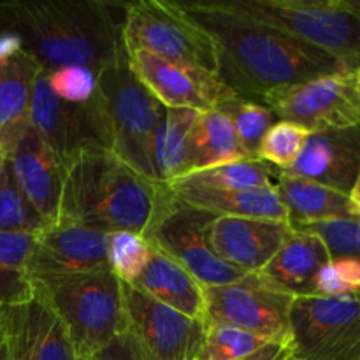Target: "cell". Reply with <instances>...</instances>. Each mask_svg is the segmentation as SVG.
Here are the masks:
<instances>
[{
  "mask_svg": "<svg viewBox=\"0 0 360 360\" xmlns=\"http://www.w3.org/2000/svg\"><path fill=\"white\" fill-rule=\"evenodd\" d=\"M178 6L213 39L218 77L243 98L262 101L280 88L350 72L319 48L239 13L229 0H190Z\"/></svg>",
  "mask_w": 360,
  "mask_h": 360,
  "instance_id": "6da1fadb",
  "label": "cell"
},
{
  "mask_svg": "<svg viewBox=\"0 0 360 360\" xmlns=\"http://www.w3.org/2000/svg\"><path fill=\"white\" fill-rule=\"evenodd\" d=\"M125 4L105 0L0 2V34L11 32L44 72L81 65L101 72L125 55Z\"/></svg>",
  "mask_w": 360,
  "mask_h": 360,
  "instance_id": "7a4b0ae2",
  "label": "cell"
},
{
  "mask_svg": "<svg viewBox=\"0 0 360 360\" xmlns=\"http://www.w3.org/2000/svg\"><path fill=\"white\" fill-rule=\"evenodd\" d=\"M172 202L169 186L146 178L105 148H90L65 167L58 220L101 232L148 238Z\"/></svg>",
  "mask_w": 360,
  "mask_h": 360,
  "instance_id": "3957f363",
  "label": "cell"
},
{
  "mask_svg": "<svg viewBox=\"0 0 360 360\" xmlns=\"http://www.w3.org/2000/svg\"><path fill=\"white\" fill-rule=\"evenodd\" d=\"M34 297L63 323L79 357H94L129 329L122 281L111 271L32 278Z\"/></svg>",
  "mask_w": 360,
  "mask_h": 360,
  "instance_id": "277c9868",
  "label": "cell"
},
{
  "mask_svg": "<svg viewBox=\"0 0 360 360\" xmlns=\"http://www.w3.org/2000/svg\"><path fill=\"white\" fill-rule=\"evenodd\" d=\"M97 97L108 127L109 150L137 172L157 181L153 137L164 105L136 79L127 53L98 72Z\"/></svg>",
  "mask_w": 360,
  "mask_h": 360,
  "instance_id": "5b68a950",
  "label": "cell"
},
{
  "mask_svg": "<svg viewBox=\"0 0 360 360\" xmlns=\"http://www.w3.org/2000/svg\"><path fill=\"white\" fill-rule=\"evenodd\" d=\"M234 9L336 58L360 67V18L345 0H229Z\"/></svg>",
  "mask_w": 360,
  "mask_h": 360,
  "instance_id": "8992f818",
  "label": "cell"
},
{
  "mask_svg": "<svg viewBox=\"0 0 360 360\" xmlns=\"http://www.w3.org/2000/svg\"><path fill=\"white\" fill-rule=\"evenodd\" d=\"M122 34L127 53L146 49L160 58L218 74V53L213 39L178 2H125Z\"/></svg>",
  "mask_w": 360,
  "mask_h": 360,
  "instance_id": "52a82bcc",
  "label": "cell"
},
{
  "mask_svg": "<svg viewBox=\"0 0 360 360\" xmlns=\"http://www.w3.org/2000/svg\"><path fill=\"white\" fill-rule=\"evenodd\" d=\"M288 350L294 360H360V297H295Z\"/></svg>",
  "mask_w": 360,
  "mask_h": 360,
  "instance_id": "ba28073f",
  "label": "cell"
},
{
  "mask_svg": "<svg viewBox=\"0 0 360 360\" xmlns=\"http://www.w3.org/2000/svg\"><path fill=\"white\" fill-rule=\"evenodd\" d=\"M30 127L63 167L90 148L109 150L108 127L97 91L84 104H67L51 94L44 70L34 81Z\"/></svg>",
  "mask_w": 360,
  "mask_h": 360,
  "instance_id": "9c48e42d",
  "label": "cell"
},
{
  "mask_svg": "<svg viewBox=\"0 0 360 360\" xmlns=\"http://www.w3.org/2000/svg\"><path fill=\"white\" fill-rule=\"evenodd\" d=\"M207 326H229L288 347L290 308L295 297L273 290L246 274L234 283L207 287Z\"/></svg>",
  "mask_w": 360,
  "mask_h": 360,
  "instance_id": "30bf717a",
  "label": "cell"
},
{
  "mask_svg": "<svg viewBox=\"0 0 360 360\" xmlns=\"http://www.w3.org/2000/svg\"><path fill=\"white\" fill-rule=\"evenodd\" d=\"M278 120L304 127L311 134L348 129L360 123L352 72L329 74L294 86L280 88L262 98Z\"/></svg>",
  "mask_w": 360,
  "mask_h": 360,
  "instance_id": "8fae6325",
  "label": "cell"
},
{
  "mask_svg": "<svg viewBox=\"0 0 360 360\" xmlns=\"http://www.w3.org/2000/svg\"><path fill=\"white\" fill-rule=\"evenodd\" d=\"M213 218V214L178 202L172 195V202L148 238V243L181 264L204 288L234 283L246 276L218 259L207 245L204 231Z\"/></svg>",
  "mask_w": 360,
  "mask_h": 360,
  "instance_id": "7c38bea8",
  "label": "cell"
},
{
  "mask_svg": "<svg viewBox=\"0 0 360 360\" xmlns=\"http://www.w3.org/2000/svg\"><path fill=\"white\" fill-rule=\"evenodd\" d=\"M136 79L167 109L210 111L239 97L218 74L160 58L146 49L127 53Z\"/></svg>",
  "mask_w": 360,
  "mask_h": 360,
  "instance_id": "4fadbf2b",
  "label": "cell"
},
{
  "mask_svg": "<svg viewBox=\"0 0 360 360\" xmlns=\"http://www.w3.org/2000/svg\"><path fill=\"white\" fill-rule=\"evenodd\" d=\"M129 329L157 360H197L206 326L122 283Z\"/></svg>",
  "mask_w": 360,
  "mask_h": 360,
  "instance_id": "5bb4252c",
  "label": "cell"
},
{
  "mask_svg": "<svg viewBox=\"0 0 360 360\" xmlns=\"http://www.w3.org/2000/svg\"><path fill=\"white\" fill-rule=\"evenodd\" d=\"M109 271L108 232L58 220L35 238L28 276Z\"/></svg>",
  "mask_w": 360,
  "mask_h": 360,
  "instance_id": "9a60e30c",
  "label": "cell"
},
{
  "mask_svg": "<svg viewBox=\"0 0 360 360\" xmlns=\"http://www.w3.org/2000/svg\"><path fill=\"white\" fill-rule=\"evenodd\" d=\"M0 338L13 360H79L63 323L37 297L0 308Z\"/></svg>",
  "mask_w": 360,
  "mask_h": 360,
  "instance_id": "2e32d148",
  "label": "cell"
},
{
  "mask_svg": "<svg viewBox=\"0 0 360 360\" xmlns=\"http://www.w3.org/2000/svg\"><path fill=\"white\" fill-rule=\"evenodd\" d=\"M290 232V225L278 221L214 217L204 236L218 259L245 274H253L273 259Z\"/></svg>",
  "mask_w": 360,
  "mask_h": 360,
  "instance_id": "e0dca14e",
  "label": "cell"
},
{
  "mask_svg": "<svg viewBox=\"0 0 360 360\" xmlns=\"http://www.w3.org/2000/svg\"><path fill=\"white\" fill-rule=\"evenodd\" d=\"M280 171L350 193L360 172V123L311 134L297 160Z\"/></svg>",
  "mask_w": 360,
  "mask_h": 360,
  "instance_id": "ac0fdd59",
  "label": "cell"
},
{
  "mask_svg": "<svg viewBox=\"0 0 360 360\" xmlns=\"http://www.w3.org/2000/svg\"><path fill=\"white\" fill-rule=\"evenodd\" d=\"M7 160L20 188L46 224L58 221L65 167L51 148L30 127L7 155Z\"/></svg>",
  "mask_w": 360,
  "mask_h": 360,
  "instance_id": "d6986e66",
  "label": "cell"
},
{
  "mask_svg": "<svg viewBox=\"0 0 360 360\" xmlns=\"http://www.w3.org/2000/svg\"><path fill=\"white\" fill-rule=\"evenodd\" d=\"M330 260L329 252L315 236L292 231L281 248L260 271V283L290 297L315 295V278Z\"/></svg>",
  "mask_w": 360,
  "mask_h": 360,
  "instance_id": "ffe728a7",
  "label": "cell"
},
{
  "mask_svg": "<svg viewBox=\"0 0 360 360\" xmlns=\"http://www.w3.org/2000/svg\"><path fill=\"white\" fill-rule=\"evenodd\" d=\"M174 199L193 210L213 217H238L269 220L290 225V217L285 210L274 186H259L245 190H210L199 186L172 183L169 185Z\"/></svg>",
  "mask_w": 360,
  "mask_h": 360,
  "instance_id": "44dd1931",
  "label": "cell"
},
{
  "mask_svg": "<svg viewBox=\"0 0 360 360\" xmlns=\"http://www.w3.org/2000/svg\"><path fill=\"white\" fill-rule=\"evenodd\" d=\"M151 245V243H150ZM134 287L143 290L155 301L197 320L207 327L206 290L202 285L172 257L151 245L146 267Z\"/></svg>",
  "mask_w": 360,
  "mask_h": 360,
  "instance_id": "7402d4cb",
  "label": "cell"
},
{
  "mask_svg": "<svg viewBox=\"0 0 360 360\" xmlns=\"http://www.w3.org/2000/svg\"><path fill=\"white\" fill-rule=\"evenodd\" d=\"M41 67L20 51L0 63V148L7 155L30 129L34 81Z\"/></svg>",
  "mask_w": 360,
  "mask_h": 360,
  "instance_id": "603a6c76",
  "label": "cell"
},
{
  "mask_svg": "<svg viewBox=\"0 0 360 360\" xmlns=\"http://www.w3.org/2000/svg\"><path fill=\"white\" fill-rule=\"evenodd\" d=\"M274 188L288 211L290 224L360 217L348 193L311 179L278 171Z\"/></svg>",
  "mask_w": 360,
  "mask_h": 360,
  "instance_id": "cb8c5ba5",
  "label": "cell"
},
{
  "mask_svg": "<svg viewBox=\"0 0 360 360\" xmlns=\"http://www.w3.org/2000/svg\"><path fill=\"white\" fill-rule=\"evenodd\" d=\"M248 158L232 120L220 108L200 111L188 137V174ZM186 174V176H188Z\"/></svg>",
  "mask_w": 360,
  "mask_h": 360,
  "instance_id": "d4e9b609",
  "label": "cell"
},
{
  "mask_svg": "<svg viewBox=\"0 0 360 360\" xmlns=\"http://www.w3.org/2000/svg\"><path fill=\"white\" fill-rule=\"evenodd\" d=\"M200 111L164 108L153 137L157 181L169 186L188 174V137Z\"/></svg>",
  "mask_w": 360,
  "mask_h": 360,
  "instance_id": "484cf974",
  "label": "cell"
},
{
  "mask_svg": "<svg viewBox=\"0 0 360 360\" xmlns=\"http://www.w3.org/2000/svg\"><path fill=\"white\" fill-rule=\"evenodd\" d=\"M37 234L0 232V308L25 304L34 299L28 262Z\"/></svg>",
  "mask_w": 360,
  "mask_h": 360,
  "instance_id": "4316f807",
  "label": "cell"
},
{
  "mask_svg": "<svg viewBox=\"0 0 360 360\" xmlns=\"http://www.w3.org/2000/svg\"><path fill=\"white\" fill-rule=\"evenodd\" d=\"M174 183L199 186L210 190H245L259 188V186H274L271 165L259 158H241L231 164L217 165L192 172ZM172 185V183H171Z\"/></svg>",
  "mask_w": 360,
  "mask_h": 360,
  "instance_id": "83f0119b",
  "label": "cell"
},
{
  "mask_svg": "<svg viewBox=\"0 0 360 360\" xmlns=\"http://www.w3.org/2000/svg\"><path fill=\"white\" fill-rule=\"evenodd\" d=\"M48 227L34 204L18 185L9 160L0 172V232H27L39 234Z\"/></svg>",
  "mask_w": 360,
  "mask_h": 360,
  "instance_id": "f1b7e54d",
  "label": "cell"
},
{
  "mask_svg": "<svg viewBox=\"0 0 360 360\" xmlns=\"http://www.w3.org/2000/svg\"><path fill=\"white\" fill-rule=\"evenodd\" d=\"M232 120L239 144L248 158H257V150L264 134L274 123V112L266 104L250 98L234 97L220 105Z\"/></svg>",
  "mask_w": 360,
  "mask_h": 360,
  "instance_id": "f546056e",
  "label": "cell"
},
{
  "mask_svg": "<svg viewBox=\"0 0 360 360\" xmlns=\"http://www.w3.org/2000/svg\"><path fill=\"white\" fill-rule=\"evenodd\" d=\"M151 245L143 236L132 232H109L108 266L122 283L134 285L146 267Z\"/></svg>",
  "mask_w": 360,
  "mask_h": 360,
  "instance_id": "4dcf8cb0",
  "label": "cell"
},
{
  "mask_svg": "<svg viewBox=\"0 0 360 360\" xmlns=\"http://www.w3.org/2000/svg\"><path fill=\"white\" fill-rule=\"evenodd\" d=\"M290 229L320 239L329 252L330 259H341V257L360 259V217L290 224Z\"/></svg>",
  "mask_w": 360,
  "mask_h": 360,
  "instance_id": "1f68e13d",
  "label": "cell"
},
{
  "mask_svg": "<svg viewBox=\"0 0 360 360\" xmlns=\"http://www.w3.org/2000/svg\"><path fill=\"white\" fill-rule=\"evenodd\" d=\"M311 136L304 127L278 120L267 129L257 150V158L278 169H287L297 160L306 141Z\"/></svg>",
  "mask_w": 360,
  "mask_h": 360,
  "instance_id": "d6a6232c",
  "label": "cell"
},
{
  "mask_svg": "<svg viewBox=\"0 0 360 360\" xmlns=\"http://www.w3.org/2000/svg\"><path fill=\"white\" fill-rule=\"evenodd\" d=\"M267 345H271V341L255 334L245 333L236 327L211 323L206 327V338L197 360H239L255 354Z\"/></svg>",
  "mask_w": 360,
  "mask_h": 360,
  "instance_id": "836d02e7",
  "label": "cell"
},
{
  "mask_svg": "<svg viewBox=\"0 0 360 360\" xmlns=\"http://www.w3.org/2000/svg\"><path fill=\"white\" fill-rule=\"evenodd\" d=\"M51 94L67 104H84L95 95L98 74L88 67L69 65L46 72Z\"/></svg>",
  "mask_w": 360,
  "mask_h": 360,
  "instance_id": "e575fe53",
  "label": "cell"
},
{
  "mask_svg": "<svg viewBox=\"0 0 360 360\" xmlns=\"http://www.w3.org/2000/svg\"><path fill=\"white\" fill-rule=\"evenodd\" d=\"M360 294V259L341 257L330 259L315 278V295L345 297Z\"/></svg>",
  "mask_w": 360,
  "mask_h": 360,
  "instance_id": "d590c367",
  "label": "cell"
},
{
  "mask_svg": "<svg viewBox=\"0 0 360 360\" xmlns=\"http://www.w3.org/2000/svg\"><path fill=\"white\" fill-rule=\"evenodd\" d=\"M95 360H157L130 329L118 334L94 355Z\"/></svg>",
  "mask_w": 360,
  "mask_h": 360,
  "instance_id": "8d00e7d4",
  "label": "cell"
},
{
  "mask_svg": "<svg viewBox=\"0 0 360 360\" xmlns=\"http://www.w3.org/2000/svg\"><path fill=\"white\" fill-rule=\"evenodd\" d=\"M290 355V350H288L287 345L281 343H271L267 347L260 348L255 354L248 355V357H243L239 360H281Z\"/></svg>",
  "mask_w": 360,
  "mask_h": 360,
  "instance_id": "74e56055",
  "label": "cell"
},
{
  "mask_svg": "<svg viewBox=\"0 0 360 360\" xmlns=\"http://www.w3.org/2000/svg\"><path fill=\"white\" fill-rule=\"evenodd\" d=\"M21 51V41L18 35L11 34V32H4L0 34V63L9 60L16 53Z\"/></svg>",
  "mask_w": 360,
  "mask_h": 360,
  "instance_id": "f35d334b",
  "label": "cell"
},
{
  "mask_svg": "<svg viewBox=\"0 0 360 360\" xmlns=\"http://www.w3.org/2000/svg\"><path fill=\"white\" fill-rule=\"evenodd\" d=\"M348 197H350L352 204H354L355 210H357L359 214H360V172H359L357 179H355L354 186H352L350 193H348Z\"/></svg>",
  "mask_w": 360,
  "mask_h": 360,
  "instance_id": "ab89813d",
  "label": "cell"
},
{
  "mask_svg": "<svg viewBox=\"0 0 360 360\" xmlns=\"http://www.w3.org/2000/svg\"><path fill=\"white\" fill-rule=\"evenodd\" d=\"M352 88H354L355 98L360 102V67L352 70Z\"/></svg>",
  "mask_w": 360,
  "mask_h": 360,
  "instance_id": "60d3db41",
  "label": "cell"
},
{
  "mask_svg": "<svg viewBox=\"0 0 360 360\" xmlns=\"http://www.w3.org/2000/svg\"><path fill=\"white\" fill-rule=\"evenodd\" d=\"M345 6L360 18V0H345Z\"/></svg>",
  "mask_w": 360,
  "mask_h": 360,
  "instance_id": "b9f144b4",
  "label": "cell"
},
{
  "mask_svg": "<svg viewBox=\"0 0 360 360\" xmlns=\"http://www.w3.org/2000/svg\"><path fill=\"white\" fill-rule=\"evenodd\" d=\"M0 360H13L9 354V348H7L6 341H4L2 338H0Z\"/></svg>",
  "mask_w": 360,
  "mask_h": 360,
  "instance_id": "7bdbcfd3",
  "label": "cell"
},
{
  "mask_svg": "<svg viewBox=\"0 0 360 360\" xmlns=\"http://www.w3.org/2000/svg\"><path fill=\"white\" fill-rule=\"evenodd\" d=\"M6 160H7L6 153H4L2 148H0V172H2V167H4V164H6Z\"/></svg>",
  "mask_w": 360,
  "mask_h": 360,
  "instance_id": "ee69618b",
  "label": "cell"
},
{
  "mask_svg": "<svg viewBox=\"0 0 360 360\" xmlns=\"http://www.w3.org/2000/svg\"><path fill=\"white\" fill-rule=\"evenodd\" d=\"M79 360H95L94 357H79Z\"/></svg>",
  "mask_w": 360,
  "mask_h": 360,
  "instance_id": "f6af8a7d",
  "label": "cell"
},
{
  "mask_svg": "<svg viewBox=\"0 0 360 360\" xmlns=\"http://www.w3.org/2000/svg\"><path fill=\"white\" fill-rule=\"evenodd\" d=\"M357 108H359V116H360V102L357 104Z\"/></svg>",
  "mask_w": 360,
  "mask_h": 360,
  "instance_id": "bcb514c9",
  "label": "cell"
},
{
  "mask_svg": "<svg viewBox=\"0 0 360 360\" xmlns=\"http://www.w3.org/2000/svg\"><path fill=\"white\" fill-rule=\"evenodd\" d=\"M359 297H360V294H359Z\"/></svg>",
  "mask_w": 360,
  "mask_h": 360,
  "instance_id": "7dc6e473",
  "label": "cell"
}]
</instances>
